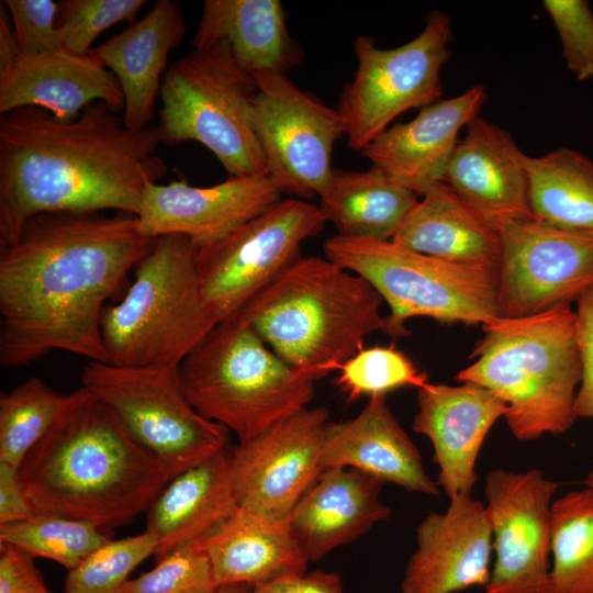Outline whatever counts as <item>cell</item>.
I'll list each match as a JSON object with an SVG mask.
<instances>
[{
  "label": "cell",
  "mask_w": 593,
  "mask_h": 593,
  "mask_svg": "<svg viewBox=\"0 0 593 593\" xmlns=\"http://www.w3.org/2000/svg\"><path fill=\"white\" fill-rule=\"evenodd\" d=\"M146 0H66L59 2L57 29L64 48L91 52L92 43L109 27L134 23Z\"/></svg>",
  "instance_id": "38"
},
{
  "label": "cell",
  "mask_w": 593,
  "mask_h": 593,
  "mask_svg": "<svg viewBox=\"0 0 593 593\" xmlns=\"http://www.w3.org/2000/svg\"><path fill=\"white\" fill-rule=\"evenodd\" d=\"M500 232V317L532 316L569 305L593 288V236L534 217L505 223Z\"/></svg>",
  "instance_id": "14"
},
{
  "label": "cell",
  "mask_w": 593,
  "mask_h": 593,
  "mask_svg": "<svg viewBox=\"0 0 593 593\" xmlns=\"http://www.w3.org/2000/svg\"><path fill=\"white\" fill-rule=\"evenodd\" d=\"M9 12L0 3V69L9 66L21 56Z\"/></svg>",
  "instance_id": "45"
},
{
  "label": "cell",
  "mask_w": 593,
  "mask_h": 593,
  "mask_svg": "<svg viewBox=\"0 0 593 593\" xmlns=\"http://www.w3.org/2000/svg\"><path fill=\"white\" fill-rule=\"evenodd\" d=\"M335 384L348 400L387 395L402 387L421 388L427 376L393 345L362 348L342 363Z\"/></svg>",
  "instance_id": "36"
},
{
  "label": "cell",
  "mask_w": 593,
  "mask_h": 593,
  "mask_svg": "<svg viewBox=\"0 0 593 593\" xmlns=\"http://www.w3.org/2000/svg\"><path fill=\"white\" fill-rule=\"evenodd\" d=\"M422 197L392 242L446 261L499 269L502 236L496 225L444 181Z\"/></svg>",
  "instance_id": "29"
},
{
  "label": "cell",
  "mask_w": 593,
  "mask_h": 593,
  "mask_svg": "<svg viewBox=\"0 0 593 593\" xmlns=\"http://www.w3.org/2000/svg\"><path fill=\"white\" fill-rule=\"evenodd\" d=\"M550 593H593V488L551 505Z\"/></svg>",
  "instance_id": "32"
},
{
  "label": "cell",
  "mask_w": 593,
  "mask_h": 593,
  "mask_svg": "<svg viewBox=\"0 0 593 593\" xmlns=\"http://www.w3.org/2000/svg\"><path fill=\"white\" fill-rule=\"evenodd\" d=\"M451 41V21L441 11L429 12L423 31L399 47L381 48L368 35L355 40L357 68L336 108L350 148L361 152L402 113L441 100Z\"/></svg>",
  "instance_id": "11"
},
{
  "label": "cell",
  "mask_w": 593,
  "mask_h": 593,
  "mask_svg": "<svg viewBox=\"0 0 593 593\" xmlns=\"http://www.w3.org/2000/svg\"><path fill=\"white\" fill-rule=\"evenodd\" d=\"M257 91L226 42L192 49L164 75L159 98L161 143L205 146L228 177L269 176L249 110Z\"/></svg>",
  "instance_id": "9"
},
{
  "label": "cell",
  "mask_w": 593,
  "mask_h": 593,
  "mask_svg": "<svg viewBox=\"0 0 593 593\" xmlns=\"http://www.w3.org/2000/svg\"><path fill=\"white\" fill-rule=\"evenodd\" d=\"M219 42H226L238 67L253 76L287 74L304 57L279 0H205L192 49Z\"/></svg>",
  "instance_id": "28"
},
{
  "label": "cell",
  "mask_w": 593,
  "mask_h": 593,
  "mask_svg": "<svg viewBox=\"0 0 593 593\" xmlns=\"http://www.w3.org/2000/svg\"><path fill=\"white\" fill-rule=\"evenodd\" d=\"M417 391L413 430L433 445L438 486L449 499L471 495L478 482L480 449L495 422L505 416L506 403L490 390L468 382H426Z\"/></svg>",
  "instance_id": "19"
},
{
  "label": "cell",
  "mask_w": 593,
  "mask_h": 593,
  "mask_svg": "<svg viewBox=\"0 0 593 593\" xmlns=\"http://www.w3.org/2000/svg\"><path fill=\"white\" fill-rule=\"evenodd\" d=\"M328 424L323 406L304 407L234 450L238 505L288 517L322 469Z\"/></svg>",
  "instance_id": "16"
},
{
  "label": "cell",
  "mask_w": 593,
  "mask_h": 593,
  "mask_svg": "<svg viewBox=\"0 0 593 593\" xmlns=\"http://www.w3.org/2000/svg\"><path fill=\"white\" fill-rule=\"evenodd\" d=\"M220 586L201 541L176 548L153 569L130 579L121 593H217Z\"/></svg>",
  "instance_id": "37"
},
{
  "label": "cell",
  "mask_w": 593,
  "mask_h": 593,
  "mask_svg": "<svg viewBox=\"0 0 593 593\" xmlns=\"http://www.w3.org/2000/svg\"><path fill=\"white\" fill-rule=\"evenodd\" d=\"M104 102L115 112L124 109V98L115 76L92 53L67 48L21 56L0 69V113L36 107L61 122L76 120L94 102Z\"/></svg>",
  "instance_id": "21"
},
{
  "label": "cell",
  "mask_w": 593,
  "mask_h": 593,
  "mask_svg": "<svg viewBox=\"0 0 593 593\" xmlns=\"http://www.w3.org/2000/svg\"><path fill=\"white\" fill-rule=\"evenodd\" d=\"M559 484L542 471L493 469L485 510L494 563L486 593H550L551 505Z\"/></svg>",
  "instance_id": "15"
},
{
  "label": "cell",
  "mask_w": 593,
  "mask_h": 593,
  "mask_svg": "<svg viewBox=\"0 0 593 593\" xmlns=\"http://www.w3.org/2000/svg\"><path fill=\"white\" fill-rule=\"evenodd\" d=\"M382 485L354 468H329L320 474L288 516L309 562L390 517V507L380 501Z\"/></svg>",
  "instance_id": "25"
},
{
  "label": "cell",
  "mask_w": 593,
  "mask_h": 593,
  "mask_svg": "<svg viewBox=\"0 0 593 593\" xmlns=\"http://www.w3.org/2000/svg\"><path fill=\"white\" fill-rule=\"evenodd\" d=\"M270 176L228 177L211 187L184 178L146 184L138 228L147 237L187 236L199 249L211 247L282 200Z\"/></svg>",
  "instance_id": "17"
},
{
  "label": "cell",
  "mask_w": 593,
  "mask_h": 593,
  "mask_svg": "<svg viewBox=\"0 0 593 593\" xmlns=\"http://www.w3.org/2000/svg\"><path fill=\"white\" fill-rule=\"evenodd\" d=\"M325 224L317 205L282 199L224 240L198 249L200 286L214 322L237 316L301 257L302 243Z\"/></svg>",
  "instance_id": "12"
},
{
  "label": "cell",
  "mask_w": 593,
  "mask_h": 593,
  "mask_svg": "<svg viewBox=\"0 0 593 593\" xmlns=\"http://www.w3.org/2000/svg\"><path fill=\"white\" fill-rule=\"evenodd\" d=\"M35 514L21 485L18 468L0 461V525L24 521Z\"/></svg>",
  "instance_id": "44"
},
{
  "label": "cell",
  "mask_w": 593,
  "mask_h": 593,
  "mask_svg": "<svg viewBox=\"0 0 593 593\" xmlns=\"http://www.w3.org/2000/svg\"><path fill=\"white\" fill-rule=\"evenodd\" d=\"M217 593H251V589L246 585H223Z\"/></svg>",
  "instance_id": "46"
},
{
  "label": "cell",
  "mask_w": 593,
  "mask_h": 593,
  "mask_svg": "<svg viewBox=\"0 0 593 593\" xmlns=\"http://www.w3.org/2000/svg\"><path fill=\"white\" fill-rule=\"evenodd\" d=\"M486 100L484 87L472 86L457 97L421 109L410 122L390 126L361 154L395 181L424 195L444 181L459 131L479 115Z\"/></svg>",
  "instance_id": "20"
},
{
  "label": "cell",
  "mask_w": 593,
  "mask_h": 593,
  "mask_svg": "<svg viewBox=\"0 0 593 593\" xmlns=\"http://www.w3.org/2000/svg\"><path fill=\"white\" fill-rule=\"evenodd\" d=\"M325 257L362 277L390 307L383 333L409 335V318L486 325L499 318V269L446 261L392 240L334 235Z\"/></svg>",
  "instance_id": "8"
},
{
  "label": "cell",
  "mask_w": 593,
  "mask_h": 593,
  "mask_svg": "<svg viewBox=\"0 0 593 593\" xmlns=\"http://www.w3.org/2000/svg\"><path fill=\"white\" fill-rule=\"evenodd\" d=\"M81 383L112 409L128 435L170 479L231 445L230 430L189 403L176 368L90 361L81 372Z\"/></svg>",
  "instance_id": "10"
},
{
  "label": "cell",
  "mask_w": 593,
  "mask_h": 593,
  "mask_svg": "<svg viewBox=\"0 0 593 593\" xmlns=\"http://www.w3.org/2000/svg\"><path fill=\"white\" fill-rule=\"evenodd\" d=\"M444 182L499 228L532 219L525 157L511 134L477 115L467 124Z\"/></svg>",
  "instance_id": "22"
},
{
  "label": "cell",
  "mask_w": 593,
  "mask_h": 593,
  "mask_svg": "<svg viewBox=\"0 0 593 593\" xmlns=\"http://www.w3.org/2000/svg\"><path fill=\"white\" fill-rule=\"evenodd\" d=\"M383 300L326 257H300L238 314L286 362L317 380L384 328Z\"/></svg>",
  "instance_id": "4"
},
{
  "label": "cell",
  "mask_w": 593,
  "mask_h": 593,
  "mask_svg": "<svg viewBox=\"0 0 593 593\" xmlns=\"http://www.w3.org/2000/svg\"><path fill=\"white\" fill-rule=\"evenodd\" d=\"M61 393L31 377L0 396V461L19 469L67 403Z\"/></svg>",
  "instance_id": "33"
},
{
  "label": "cell",
  "mask_w": 593,
  "mask_h": 593,
  "mask_svg": "<svg viewBox=\"0 0 593 593\" xmlns=\"http://www.w3.org/2000/svg\"><path fill=\"white\" fill-rule=\"evenodd\" d=\"M474 361L456 380L500 396L513 436L523 441L568 432L581 381L577 313L559 305L536 315L499 317L482 326Z\"/></svg>",
  "instance_id": "5"
},
{
  "label": "cell",
  "mask_w": 593,
  "mask_h": 593,
  "mask_svg": "<svg viewBox=\"0 0 593 593\" xmlns=\"http://www.w3.org/2000/svg\"><path fill=\"white\" fill-rule=\"evenodd\" d=\"M198 249L183 235L155 238L123 299L102 312L108 363L177 369L216 325L200 286Z\"/></svg>",
  "instance_id": "7"
},
{
  "label": "cell",
  "mask_w": 593,
  "mask_h": 593,
  "mask_svg": "<svg viewBox=\"0 0 593 593\" xmlns=\"http://www.w3.org/2000/svg\"><path fill=\"white\" fill-rule=\"evenodd\" d=\"M110 538L94 525L55 514L0 525V542L14 545L34 558H47L67 571Z\"/></svg>",
  "instance_id": "34"
},
{
  "label": "cell",
  "mask_w": 593,
  "mask_h": 593,
  "mask_svg": "<svg viewBox=\"0 0 593 593\" xmlns=\"http://www.w3.org/2000/svg\"><path fill=\"white\" fill-rule=\"evenodd\" d=\"M189 403L246 443L314 398L315 379L279 357L238 315L216 324L177 368Z\"/></svg>",
  "instance_id": "6"
},
{
  "label": "cell",
  "mask_w": 593,
  "mask_h": 593,
  "mask_svg": "<svg viewBox=\"0 0 593 593\" xmlns=\"http://www.w3.org/2000/svg\"><path fill=\"white\" fill-rule=\"evenodd\" d=\"M234 450L228 445L171 478L148 507L145 530L156 539L155 560L204 539L237 508Z\"/></svg>",
  "instance_id": "26"
},
{
  "label": "cell",
  "mask_w": 593,
  "mask_h": 593,
  "mask_svg": "<svg viewBox=\"0 0 593 593\" xmlns=\"http://www.w3.org/2000/svg\"><path fill=\"white\" fill-rule=\"evenodd\" d=\"M156 551V539L147 530L109 539L67 572L65 593H121L135 568Z\"/></svg>",
  "instance_id": "35"
},
{
  "label": "cell",
  "mask_w": 593,
  "mask_h": 593,
  "mask_svg": "<svg viewBox=\"0 0 593 593\" xmlns=\"http://www.w3.org/2000/svg\"><path fill=\"white\" fill-rule=\"evenodd\" d=\"M0 544V593H51L32 555Z\"/></svg>",
  "instance_id": "42"
},
{
  "label": "cell",
  "mask_w": 593,
  "mask_h": 593,
  "mask_svg": "<svg viewBox=\"0 0 593 593\" xmlns=\"http://www.w3.org/2000/svg\"><path fill=\"white\" fill-rule=\"evenodd\" d=\"M154 240L127 213L31 217L0 253V365L24 368L53 350L108 363L102 312Z\"/></svg>",
  "instance_id": "1"
},
{
  "label": "cell",
  "mask_w": 593,
  "mask_h": 593,
  "mask_svg": "<svg viewBox=\"0 0 593 593\" xmlns=\"http://www.w3.org/2000/svg\"><path fill=\"white\" fill-rule=\"evenodd\" d=\"M251 593H343L340 577L316 570L284 575L251 589Z\"/></svg>",
  "instance_id": "43"
},
{
  "label": "cell",
  "mask_w": 593,
  "mask_h": 593,
  "mask_svg": "<svg viewBox=\"0 0 593 593\" xmlns=\"http://www.w3.org/2000/svg\"><path fill=\"white\" fill-rule=\"evenodd\" d=\"M249 115L268 175L281 191L306 201L328 188L333 148L345 135L336 109L301 90L283 72L254 75Z\"/></svg>",
  "instance_id": "13"
},
{
  "label": "cell",
  "mask_w": 593,
  "mask_h": 593,
  "mask_svg": "<svg viewBox=\"0 0 593 593\" xmlns=\"http://www.w3.org/2000/svg\"><path fill=\"white\" fill-rule=\"evenodd\" d=\"M354 468L407 492L438 495L421 452L387 404L385 395L369 398L360 413L340 423L328 422L322 469Z\"/></svg>",
  "instance_id": "23"
},
{
  "label": "cell",
  "mask_w": 593,
  "mask_h": 593,
  "mask_svg": "<svg viewBox=\"0 0 593 593\" xmlns=\"http://www.w3.org/2000/svg\"><path fill=\"white\" fill-rule=\"evenodd\" d=\"M36 513L88 522L101 530L130 524L170 480L103 401L81 387L19 467Z\"/></svg>",
  "instance_id": "3"
},
{
  "label": "cell",
  "mask_w": 593,
  "mask_h": 593,
  "mask_svg": "<svg viewBox=\"0 0 593 593\" xmlns=\"http://www.w3.org/2000/svg\"><path fill=\"white\" fill-rule=\"evenodd\" d=\"M417 197L376 166L366 170L334 169L317 206L337 235L391 240L418 203Z\"/></svg>",
  "instance_id": "30"
},
{
  "label": "cell",
  "mask_w": 593,
  "mask_h": 593,
  "mask_svg": "<svg viewBox=\"0 0 593 593\" xmlns=\"http://www.w3.org/2000/svg\"><path fill=\"white\" fill-rule=\"evenodd\" d=\"M586 486L593 488V470L590 471L583 482Z\"/></svg>",
  "instance_id": "47"
},
{
  "label": "cell",
  "mask_w": 593,
  "mask_h": 593,
  "mask_svg": "<svg viewBox=\"0 0 593 593\" xmlns=\"http://www.w3.org/2000/svg\"><path fill=\"white\" fill-rule=\"evenodd\" d=\"M157 125L128 130L107 103L61 122L25 107L0 118V243L47 212L116 210L137 215L146 184L166 174Z\"/></svg>",
  "instance_id": "2"
},
{
  "label": "cell",
  "mask_w": 593,
  "mask_h": 593,
  "mask_svg": "<svg viewBox=\"0 0 593 593\" xmlns=\"http://www.w3.org/2000/svg\"><path fill=\"white\" fill-rule=\"evenodd\" d=\"M492 551L485 505L471 495L449 499L444 513L432 512L418 524L401 593H456L485 586Z\"/></svg>",
  "instance_id": "18"
},
{
  "label": "cell",
  "mask_w": 593,
  "mask_h": 593,
  "mask_svg": "<svg viewBox=\"0 0 593 593\" xmlns=\"http://www.w3.org/2000/svg\"><path fill=\"white\" fill-rule=\"evenodd\" d=\"M219 586L250 589L284 575L305 572L302 552L289 517H277L238 505L233 514L200 540Z\"/></svg>",
  "instance_id": "27"
},
{
  "label": "cell",
  "mask_w": 593,
  "mask_h": 593,
  "mask_svg": "<svg viewBox=\"0 0 593 593\" xmlns=\"http://www.w3.org/2000/svg\"><path fill=\"white\" fill-rule=\"evenodd\" d=\"M534 219L559 230L593 236V163L562 147L525 157Z\"/></svg>",
  "instance_id": "31"
},
{
  "label": "cell",
  "mask_w": 593,
  "mask_h": 593,
  "mask_svg": "<svg viewBox=\"0 0 593 593\" xmlns=\"http://www.w3.org/2000/svg\"><path fill=\"white\" fill-rule=\"evenodd\" d=\"M186 34V19L174 0H158L141 20L91 52L118 79L123 122L131 131L149 126L169 53Z\"/></svg>",
  "instance_id": "24"
},
{
  "label": "cell",
  "mask_w": 593,
  "mask_h": 593,
  "mask_svg": "<svg viewBox=\"0 0 593 593\" xmlns=\"http://www.w3.org/2000/svg\"><path fill=\"white\" fill-rule=\"evenodd\" d=\"M22 55L64 48L57 29L59 3L53 0H4Z\"/></svg>",
  "instance_id": "40"
},
{
  "label": "cell",
  "mask_w": 593,
  "mask_h": 593,
  "mask_svg": "<svg viewBox=\"0 0 593 593\" xmlns=\"http://www.w3.org/2000/svg\"><path fill=\"white\" fill-rule=\"evenodd\" d=\"M577 342L581 360V381L577 392V417L593 418V288L577 301Z\"/></svg>",
  "instance_id": "41"
},
{
  "label": "cell",
  "mask_w": 593,
  "mask_h": 593,
  "mask_svg": "<svg viewBox=\"0 0 593 593\" xmlns=\"http://www.w3.org/2000/svg\"><path fill=\"white\" fill-rule=\"evenodd\" d=\"M562 45L567 67L579 81L593 76V12L584 0H545Z\"/></svg>",
  "instance_id": "39"
}]
</instances>
